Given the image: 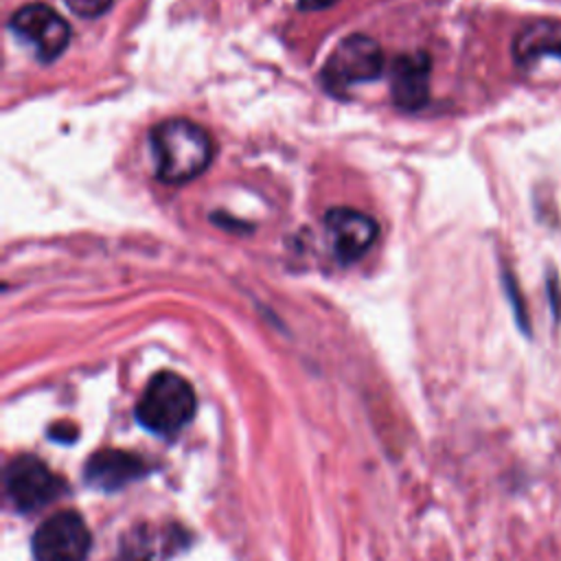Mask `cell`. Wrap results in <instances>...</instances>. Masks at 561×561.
<instances>
[{"mask_svg": "<svg viewBox=\"0 0 561 561\" xmlns=\"http://www.w3.org/2000/svg\"><path fill=\"white\" fill-rule=\"evenodd\" d=\"M48 436L50 440H61V443H72L77 438V427L72 423H66V421H59L55 423L50 430H48Z\"/></svg>", "mask_w": 561, "mask_h": 561, "instance_id": "cell-12", "label": "cell"}, {"mask_svg": "<svg viewBox=\"0 0 561 561\" xmlns=\"http://www.w3.org/2000/svg\"><path fill=\"white\" fill-rule=\"evenodd\" d=\"M156 175L164 184H186L202 175L215 156L213 136L188 118H167L151 127Z\"/></svg>", "mask_w": 561, "mask_h": 561, "instance_id": "cell-1", "label": "cell"}, {"mask_svg": "<svg viewBox=\"0 0 561 561\" xmlns=\"http://www.w3.org/2000/svg\"><path fill=\"white\" fill-rule=\"evenodd\" d=\"M90 546L92 535L75 511L55 513L33 535L35 561H85Z\"/></svg>", "mask_w": 561, "mask_h": 561, "instance_id": "cell-5", "label": "cell"}, {"mask_svg": "<svg viewBox=\"0 0 561 561\" xmlns=\"http://www.w3.org/2000/svg\"><path fill=\"white\" fill-rule=\"evenodd\" d=\"M432 61L427 53L397 55L390 66V96L399 110L416 112L430 99Z\"/></svg>", "mask_w": 561, "mask_h": 561, "instance_id": "cell-8", "label": "cell"}, {"mask_svg": "<svg viewBox=\"0 0 561 561\" xmlns=\"http://www.w3.org/2000/svg\"><path fill=\"white\" fill-rule=\"evenodd\" d=\"M195 414V392L178 373L162 370L151 377L136 405L138 423L162 436L178 434Z\"/></svg>", "mask_w": 561, "mask_h": 561, "instance_id": "cell-2", "label": "cell"}, {"mask_svg": "<svg viewBox=\"0 0 561 561\" xmlns=\"http://www.w3.org/2000/svg\"><path fill=\"white\" fill-rule=\"evenodd\" d=\"M4 486L7 495L20 511H33L57 500L64 491V480L39 458L18 456L4 471Z\"/></svg>", "mask_w": 561, "mask_h": 561, "instance_id": "cell-6", "label": "cell"}, {"mask_svg": "<svg viewBox=\"0 0 561 561\" xmlns=\"http://www.w3.org/2000/svg\"><path fill=\"white\" fill-rule=\"evenodd\" d=\"M324 230L335 259L342 263L362 259L379 234V226L370 215L348 206L329 208L324 215Z\"/></svg>", "mask_w": 561, "mask_h": 561, "instance_id": "cell-7", "label": "cell"}, {"mask_svg": "<svg viewBox=\"0 0 561 561\" xmlns=\"http://www.w3.org/2000/svg\"><path fill=\"white\" fill-rule=\"evenodd\" d=\"M383 72V53L379 44L364 35L353 33L337 42L322 66V83L333 94H346L355 85L375 81Z\"/></svg>", "mask_w": 561, "mask_h": 561, "instance_id": "cell-3", "label": "cell"}, {"mask_svg": "<svg viewBox=\"0 0 561 561\" xmlns=\"http://www.w3.org/2000/svg\"><path fill=\"white\" fill-rule=\"evenodd\" d=\"M145 471L147 467L138 456L121 449H105L88 460L85 482L99 491H116L145 476Z\"/></svg>", "mask_w": 561, "mask_h": 561, "instance_id": "cell-10", "label": "cell"}, {"mask_svg": "<svg viewBox=\"0 0 561 561\" xmlns=\"http://www.w3.org/2000/svg\"><path fill=\"white\" fill-rule=\"evenodd\" d=\"M64 2L72 13L81 18H99L112 7L114 0H64Z\"/></svg>", "mask_w": 561, "mask_h": 561, "instance_id": "cell-11", "label": "cell"}, {"mask_svg": "<svg viewBox=\"0 0 561 561\" xmlns=\"http://www.w3.org/2000/svg\"><path fill=\"white\" fill-rule=\"evenodd\" d=\"M515 64L526 72H539L548 66L561 68V26L535 22L519 31L513 44Z\"/></svg>", "mask_w": 561, "mask_h": 561, "instance_id": "cell-9", "label": "cell"}, {"mask_svg": "<svg viewBox=\"0 0 561 561\" xmlns=\"http://www.w3.org/2000/svg\"><path fill=\"white\" fill-rule=\"evenodd\" d=\"M337 0H298V7L302 11H322V9H329L333 7Z\"/></svg>", "mask_w": 561, "mask_h": 561, "instance_id": "cell-13", "label": "cell"}, {"mask_svg": "<svg viewBox=\"0 0 561 561\" xmlns=\"http://www.w3.org/2000/svg\"><path fill=\"white\" fill-rule=\"evenodd\" d=\"M9 28L33 46L39 61H55L70 42V24L44 2L20 7L9 20Z\"/></svg>", "mask_w": 561, "mask_h": 561, "instance_id": "cell-4", "label": "cell"}]
</instances>
